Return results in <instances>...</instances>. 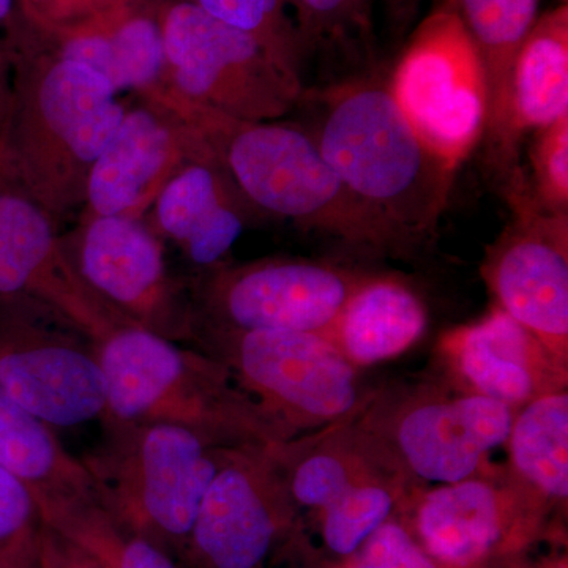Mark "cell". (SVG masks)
Returning <instances> with one entry per match:
<instances>
[{"mask_svg":"<svg viewBox=\"0 0 568 568\" xmlns=\"http://www.w3.org/2000/svg\"><path fill=\"white\" fill-rule=\"evenodd\" d=\"M293 114L405 261L435 244L458 170L417 136L381 67L304 89Z\"/></svg>","mask_w":568,"mask_h":568,"instance_id":"6da1fadb","label":"cell"},{"mask_svg":"<svg viewBox=\"0 0 568 568\" xmlns=\"http://www.w3.org/2000/svg\"><path fill=\"white\" fill-rule=\"evenodd\" d=\"M207 145L254 211L332 239L365 260H405L390 235L347 192L294 119L244 121L153 91Z\"/></svg>","mask_w":568,"mask_h":568,"instance_id":"7a4b0ae2","label":"cell"},{"mask_svg":"<svg viewBox=\"0 0 568 568\" xmlns=\"http://www.w3.org/2000/svg\"><path fill=\"white\" fill-rule=\"evenodd\" d=\"M9 55L7 152L29 190L61 224L81 212L89 173L118 129L125 102L102 74L51 51L21 18Z\"/></svg>","mask_w":568,"mask_h":568,"instance_id":"3957f363","label":"cell"},{"mask_svg":"<svg viewBox=\"0 0 568 568\" xmlns=\"http://www.w3.org/2000/svg\"><path fill=\"white\" fill-rule=\"evenodd\" d=\"M106 414L102 424H166L223 447L284 443L230 369L196 347L136 325H118L95 342Z\"/></svg>","mask_w":568,"mask_h":568,"instance_id":"277c9868","label":"cell"},{"mask_svg":"<svg viewBox=\"0 0 568 568\" xmlns=\"http://www.w3.org/2000/svg\"><path fill=\"white\" fill-rule=\"evenodd\" d=\"M82 457L100 506L115 523L179 562L226 448L166 424H103Z\"/></svg>","mask_w":568,"mask_h":568,"instance_id":"5b68a950","label":"cell"},{"mask_svg":"<svg viewBox=\"0 0 568 568\" xmlns=\"http://www.w3.org/2000/svg\"><path fill=\"white\" fill-rule=\"evenodd\" d=\"M515 414L433 376L373 388L354 420L416 489L457 484L491 465L489 454L506 446Z\"/></svg>","mask_w":568,"mask_h":568,"instance_id":"8992f818","label":"cell"},{"mask_svg":"<svg viewBox=\"0 0 568 568\" xmlns=\"http://www.w3.org/2000/svg\"><path fill=\"white\" fill-rule=\"evenodd\" d=\"M192 346L230 369L283 440L355 416L373 390L332 339L315 332L203 331Z\"/></svg>","mask_w":568,"mask_h":568,"instance_id":"52a82bcc","label":"cell"},{"mask_svg":"<svg viewBox=\"0 0 568 568\" xmlns=\"http://www.w3.org/2000/svg\"><path fill=\"white\" fill-rule=\"evenodd\" d=\"M439 568H514L544 541L562 544V518L488 465L457 484L413 489L399 510Z\"/></svg>","mask_w":568,"mask_h":568,"instance_id":"ba28073f","label":"cell"},{"mask_svg":"<svg viewBox=\"0 0 568 568\" xmlns=\"http://www.w3.org/2000/svg\"><path fill=\"white\" fill-rule=\"evenodd\" d=\"M272 446L226 448L179 558L182 568L323 564L287 495Z\"/></svg>","mask_w":568,"mask_h":568,"instance_id":"9c48e42d","label":"cell"},{"mask_svg":"<svg viewBox=\"0 0 568 568\" xmlns=\"http://www.w3.org/2000/svg\"><path fill=\"white\" fill-rule=\"evenodd\" d=\"M162 22L164 88L244 121L293 114L304 84L263 43L205 13L193 0H164Z\"/></svg>","mask_w":568,"mask_h":568,"instance_id":"30bf717a","label":"cell"},{"mask_svg":"<svg viewBox=\"0 0 568 568\" xmlns=\"http://www.w3.org/2000/svg\"><path fill=\"white\" fill-rule=\"evenodd\" d=\"M369 274L355 265L287 256L248 263L230 260L194 272L190 276L194 336L203 331H294L327 336L349 295Z\"/></svg>","mask_w":568,"mask_h":568,"instance_id":"8fae6325","label":"cell"},{"mask_svg":"<svg viewBox=\"0 0 568 568\" xmlns=\"http://www.w3.org/2000/svg\"><path fill=\"white\" fill-rule=\"evenodd\" d=\"M388 84L426 148L458 170L484 140L488 85L476 44L454 10L437 6L426 14Z\"/></svg>","mask_w":568,"mask_h":568,"instance_id":"7c38bea8","label":"cell"},{"mask_svg":"<svg viewBox=\"0 0 568 568\" xmlns=\"http://www.w3.org/2000/svg\"><path fill=\"white\" fill-rule=\"evenodd\" d=\"M0 387L51 428L102 424L95 342L51 306L0 297Z\"/></svg>","mask_w":568,"mask_h":568,"instance_id":"4fadbf2b","label":"cell"},{"mask_svg":"<svg viewBox=\"0 0 568 568\" xmlns=\"http://www.w3.org/2000/svg\"><path fill=\"white\" fill-rule=\"evenodd\" d=\"M85 286L123 324L192 346L190 278L171 274L164 242L145 216H91L62 235Z\"/></svg>","mask_w":568,"mask_h":568,"instance_id":"5bb4252c","label":"cell"},{"mask_svg":"<svg viewBox=\"0 0 568 568\" xmlns=\"http://www.w3.org/2000/svg\"><path fill=\"white\" fill-rule=\"evenodd\" d=\"M500 189L511 216L485 252L481 278L496 305L568 365V213L544 211L523 168Z\"/></svg>","mask_w":568,"mask_h":568,"instance_id":"9a60e30c","label":"cell"},{"mask_svg":"<svg viewBox=\"0 0 568 568\" xmlns=\"http://www.w3.org/2000/svg\"><path fill=\"white\" fill-rule=\"evenodd\" d=\"M0 297L54 308L92 342L125 325L71 265L59 223L22 181L0 132Z\"/></svg>","mask_w":568,"mask_h":568,"instance_id":"2e32d148","label":"cell"},{"mask_svg":"<svg viewBox=\"0 0 568 568\" xmlns=\"http://www.w3.org/2000/svg\"><path fill=\"white\" fill-rule=\"evenodd\" d=\"M203 145L155 93L133 95L89 173L80 219L148 215L171 175Z\"/></svg>","mask_w":568,"mask_h":568,"instance_id":"e0dca14e","label":"cell"},{"mask_svg":"<svg viewBox=\"0 0 568 568\" xmlns=\"http://www.w3.org/2000/svg\"><path fill=\"white\" fill-rule=\"evenodd\" d=\"M437 362V376L450 386L515 410L568 386V365L497 305L480 320L440 336Z\"/></svg>","mask_w":568,"mask_h":568,"instance_id":"ac0fdd59","label":"cell"},{"mask_svg":"<svg viewBox=\"0 0 568 568\" xmlns=\"http://www.w3.org/2000/svg\"><path fill=\"white\" fill-rule=\"evenodd\" d=\"M145 219L196 272L230 261L242 234L265 222L205 144L171 175Z\"/></svg>","mask_w":568,"mask_h":568,"instance_id":"d6986e66","label":"cell"},{"mask_svg":"<svg viewBox=\"0 0 568 568\" xmlns=\"http://www.w3.org/2000/svg\"><path fill=\"white\" fill-rule=\"evenodd\" d=\"M164 0H114L85 20L37 31V39L62 58L82 63L121 95L159 91L166 81Z\"/></svg>","mask_w":568,"mask_h":568,"instance_id":"ffe728a7","label":"cell"},{"mask_svg":"<svg viewBox=\"0 0 568 568\" xmlns=\"http://www.w3.org/2000/svg\"><path fill=\"white\" fill-rule=\"evenodd\" d=\"M458 14L476 44L488 85L485 160L503 185L519 168L508 132L511 71L523 43L538 20L540 0H443Z\"/></svg>","mask_w":568,"mask_h":568,"instance_id":"44dd1931","label":"cell"},{"mask_svg":"<svg viewBox=\"0 0 568 568\" xmlns=\"http://www.w3.org/2000/svg\"><path fill=\"white\" fill-rule=\"evenodd\" d=\"M428 328V308L405 280L372 272L347 298L327 338L354 368L407 353Z\"/></svg>","mask_w":568,"mask_h":568,"instance_id":"7402d4cb","label":"cell"},{"mask_svg":"<svg viewBox=\"0 0 568 568\" xmlns=\"http://www.w3.org/2000/svg\"><path fill=\"white\" fill-rule=\"evenodd\" d=\"M0 467L22 481L41 515L97 499L95 485L81 458L71 455L58 432L0 387Z\"/></svg>","mask_w":568,"mask_h":568,"instance_id":"603a6c76","label":"cell"},{"mask_svg":"<svg viewBox=\"0 0 568 568\" xmlns=\"http://www.w3.org/2000/svg\"><path fill=\"white\" fill-rule=\"evenodd\" d=\"M568 115V7L538 17L511 71L508 132L519 151L526 133Z\"/></svg>","mask_w":568,"mask_h":568,"instance_id":"cb8c5ba5","label":"cell"},{"mask_svg":"<svg viewBox=\"0 0 568 568\" xmlns=\"http://www.w3.org/2000/svg\"><path fill=\"white\" fill-rule=\"evenodd\" d=\"M506 447L510 476L556 517L566 519L568 392L538 396L518 409Z\"/></svg>","mask_w":568,"mask_h":568,"instance_id":"d4e9b609","label":"cell"},{"mask_svg":"<svg viewBox=\"0 0 568 568\" xmlns=\"http://www.w3.org/2000/svg\"><path fill=\"white\" fill-rule=\"evenodd\" d=\"M377 0H297L301 77L316 59L328 84L379 69L375 33ZM308 89V88H306Z\"/></svg>","mask_w":568,"mask_h":568,"instance_id":"484cf974","label":"cell"},{"mask_svg":"<svg viewBox=\"0 0 568 568\" xmlns=\"http://www.w3.org/2000/svg\"><path fill=\"white\" fill-rule=\"evenodd\" d=\"M43 519L103 568H182L163 549L122 528L99 499L80 500L44 515Z\"/></svg>","mask_w":568,"mask_h":568,"instance_id":"4316f807","label":"cell"},{"mask_svg":"<svg viewBox=\"0 0 568 568\" xmlns=\"http://www.w3.org/2000/svg\"><path fill=\"white\" fill-rule=\"evenodd\" d=\"M216 20L248 33L301 78L297 0H193Z\"/></svg>","mask_w":568,"mask_h":568,"instance_id":"83f0119b","label":"cell"},{"mask_svg":"<svg viewBox=\"0 0 568 568\" xmlns=\"http://www.w3.org/2000/svg\"><path fill=\"white\" fill-rule=\"evenodd\" d=\"M43 530L31 489L0 467V568H41Z\"/></svg>","mask_w":568,"mask_h":568,"instance_id":"f1b7e54d","label":"cell"},{"mask_svg":"<svg viewBox=\"0 0 568 568\" xmlns=\"http://www.w3.org/2000/svg\"><path fill=\"white\" fill-rule=\"evenodd\" d=\"M534 133L529 149L534 197L544 211L568 213V115Z\"/></svg>","mask_w":568,"mask_h":568,"instance_id":"f546056e","label":"cell"},{"mask_svg":"<svg viewBox=\"0 0 568 568\" xmlns=\"http://www.w3.org/2000/svg\"><path fill=\"white\" fill-rule=\"evenodd\" d=\"M323 568H439L396 514L372 534L353 555Z\"/></svg>","mask_w":568,"mask_h":568,"instance_id":"4dcf8cb0","label":"cell"},{"mask_svg":"<svg viewBox=\"0 0 568 568\" xmlns=\"http://www.w3.org/2000/svg\"><path fill=\"white\" fill-rule=\"evenodd\" d=\"M114 0H18L20 18L37 31L85 20Z\"/></svg>","mask_w":568,"mask_h":568,"instance_id":"1f68e13d","label":"cell"},{"mask_svg":"<svg viewBox=\"0 0 568 568\" xmlns=\"http://www.w3.org/2000/svg\"><path fill=\"white\" fill-rule=\"evenodd\" d=\"M41 568H103L70 538L44 523L41 538Z\"/></svg>","mask_w":568,"mask_h":568,"instance_id":"d6a6232c","label":"cell"},{"mask_svg":"<svg viewBox=\"0 0 568 568\" xmlns=\"http://www.w3.org/2000/svg\"><path fill=\"white\" fill-rule=\"evenodd\" d=\"M440 2L443 0H383L392 33L402 37L414 24L425 3H432L433 9H436Z\"/></svg>","mask_w":568,"mask_h":568,"instance_id":"836d02e7","label":"cell"},{"mask_svg":"<svg viewBox=\"0 0 568 568\" xmlns=\"http://www.w3.org/2000/svg\"><path fill=\"white\" fill-rule=\"evenodd\" d=\"M11 93V67L7 48L0 44V132L6 130Z\"/></svg>","mask_w":568,"mask_h":568,"instance_id":"e575fe53","label":"cell"},{"mask_svg":"<svg viewBox=\"0 0 568 568\" xmlns=\"http://www.w3.org/2000/svg\"><path fill=\"white\" fill-rule=\"evenodd\" d=\"M20 22V10H18V0H0V44L9 51V40L11 33L17 29Z\"/></svg>","mask_w":568,"mask_h":568,"instance_id":"d590c367","label":"cell"},{"mask_svg":"<svg viewBox=\"0 0 568 568\" xmlns=\"http://www.w3.org/2000/svg\"><path fill=\"white\" fill-rule=\"evenodd\" d=\"M514 568H567L566 555H549L544 558H528Z\"/></svg>","mask_w":568,"mask_h":568,"instance_id":"8d00e7d4","label":"cell"},{"mask_svg":"<svg viewBox=\"0 0 568 568\" xmlns=\"http://www.w3.org/2000/svg\"><path fill=\"white\" fill-rule=\"evenodd\" d=\"M564 3H567V0H562Z\"/></svg>","mask_w":568,"mask_h":568,"instance_id":"74e56055","label":"cell"},{"mask_svg":"<svg viewBox=\"0 0 568 568\" xmlns=\"http://www.w3.org/2000/svg\"><path fill=\"white\" fill-rule=\"evenodd\" d=\"M321 568H323V567H321Z\"/></svg>","mask_w":568,"mask_h":568,"instance_id":"f35d334b","label":"cell"}]
</instances>
